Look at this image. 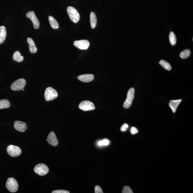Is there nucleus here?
<instances>
[{
  "mask_svg": "<svg viewBox=\"0 0 193 193\" xmlns=\"http://www.w3.org/2000/svg\"><path fill=\"white\" fill-rule=\"evenodd\" d=\"M6 186L9 191L11 192H15L18 190V184L14 178L10 177L7 179Z\"/></svg>",
  "mask_w": 193,
  "mask_h": 193,
  "instance_id": "1",
  "label": "nucleus"
},
{
  "mask_svg": "<svg viewBox=\"0 0 193 193\" xmlns=\"http://www.w3.org/2000/svg\"><path fill=\"white\" fill-rule=\"evenodd\" d=\"M66 11L71 20L77 23L80 19V15L77 10L72 6H70L67 8Z\"/></svg>",
  "mask_w": 193,
  "mask_h": 193,
  "instance_id": "2",
  "label": "nucleus"
},
{
  "mask_svg": "<svg viewBox=\"0 0 193 193\" xmlns=\"http://www.w3.org/2000/svg\"><path fill=\"white\" fill-rule=\"evenodd\" d=\"M58 96V93L54 89L50 87L46 88L44 93V97L46 101L53 100L57 98Z\"/></svg>",
  "mask_w": 193,
  "mask_h": 193,
  "instance_id": "3",
  "label": "nucleus"
},
{
  "mask_svg": "<svg viewBox=\"0 0 193 193\" xmlns=\"http://www.w3.org/2000/svg\"><path fill=\"white\" fill-rule=\"evenodd\" d=\"M135 92V89L134 88H131L128 90L127 98L123 104V107L125 108H129L132 105L133 100L134 98Z\"/></svg>",
  "mask_w": 193,
  "mask_h": 193,
  "instance_id": "4",
  "label": "nucleus"
},
{
  "mask_svg": "<svg viewBox=\"0 0 193 193\" xmlns=\"http://www.w3.org/2000/svg\"><path fill=\"white\" fill-rule=\"evenodd\" d=\"M34 170L36 174L41 176L47 174L49 171L48 166L43 163L38 164L34 167Z\"/></svg>",
  "mask_w": 193,
  "mask_h": 193,
  "instance_id": "5",
  "label": "nucleus"
},
{
  "mask_svg": "<svg viewBox=\"0 0 193 193\" xmlns=\"http://www.w3.org/2000/svg\"><path fill=\"white\" fill-rule=\"evenodd\" d=\"M6 151L9 155L12 157L18 156L22 154V150L18 146L13 145L8 146Z\"/></svg>",
  "mask_w": 193,
  "mask_h": 193,
  "instance_id": "6",
  "label": "nucleus"
},
{
  "mask_svg": "<svg viewBox=\"0 0 193 193\" xmlns=\"http://www.w3.org/2000/svg\"><path fill=\"white\" fill-rule=\"evenodd\" d=\"M26 85L25 79H19L13 82L11 86V88L13 90L18 91L23 90Z\"/></svg>",
  "mask_w": 193,
  "mask_h": 193,
  "instance_id": "7",
  "label": "nucleus"
},
{
  "mask_svg": "<svg viewBox=\"0 0 193 193\" xmlns=\"http://www.w3.org/2000/svg\"><path fill=\"white\" fill-rule=\"evenodd\" d=\"M79 107L80 109L83 111H89L94 110L95 107L94 104L88 101H82L79 104Z\"/></svg>",
  "mask_w": 193,
  "mask_h": 193,
  "instance_id": "8",
  "label": "nucleus"
},
{
  "mask_svg": "<svg viewBox=\"0 0 193 193\" xmlns=\"http://www.w3.org/2000/svg\"><path fill=\"white\" fill-rule=\"evenodd\" d=\"M26 16L32 21L35 29H38L39 27V22L34 12L32 11H30L26 13Z\"/></svg>",
  "mask_w": 193,
  "mask_h": 193,
  "instance_id": "9",
  "label": "nucleus"
},
{
  "mask_svg": "<svg viewBox=\"0 0 193 193\" xmlns=\"http://www.w3.org/2000/svg\"><path fill=\"white\" fill-rule=\"evenodd\" d=\"M74 45L81 50H87L90 46V42L86 40L76 41L74 42Z\"/></svg>",
  "mask_w": 193,
  "mask_h": 193,
  "instance_id": "10",
  "label": "nucleus"
},
{
  "mask_svg": "<svg viewBox=\"0 0 193 193\" xmlns=\"http://www.w3.org/2000/svg\"><path fill=\"white\" fill-rule=\"evenodd\" d=\"M14 128L15 130L21 132H24L27 129V126L24 122L17 121L14 122Z\"/></svg>",
  "mask_w": 193,
  "mask_h": 193,
  "instance_id": "11",
  "label": "nucleus"
},
{
  "mask_svg": "<svg viewBox=\"0 0 193 193\" xmlns=\"http://www.w3.org/2000/svg\"><path fill=\"white\" fill-rule=\"evenodd\" d=\"M47 142L50 145L53 146H56L58 145V142L55 133L51 132L47 137Z\"/></svg>",
  "mask_w": 193,
  "mask_h": 193,
  "instance_id": "12",
  "label": "nucleus"
},
{
  "mask_svg": "<svg viewBox=\"0 0 193 193\" xmlns=\"http://www.w3.org/2000/svg\"><path fill=\"white\" fill-rule=\"evenodd\" d=\"M94 76L92 74H85L79 75L78 77L80 81L83 82H90L94 79Z\"/></svg>",
  "mask_w": 193,
  "mask_h": 193,
  "instance_id": "13",
  "label": "nucleus"
},
{
  "mask_svg": "<svg viewBox=\"0 0 193 193\" xmlns=\"http://www.w3.org/2000/svg\"><path fill=\"white\" fill-rule=\"evenodd\" d=\"M27 41L29 46V50L32 54H35L37 51V48L35 45L34 42L30 38H28Z\"/></svg>",
  "mask_w": 193,
  "mask_h": 193,
  "instance_id": "14",
  "label": "nucleus"
},
{
  "mask_svg": "<svg viewBox=\"0 0 193 193\" xmlns=\"http://www.w3.org/2000/svg\"><path fill=\"white\" fill-rule=\"evenodd\" d=\"M181 101L182 99H180L176 100H171L170 102L169 106L171 108L173 113L176 112L177 107Z\"/></svg>",
  "mask_w": 193,
  "mask_h": 193,
  "instance_id": "15",
  "label": "nucleus"
},
{
  "mask_svg": "<svg viewBox=\"0 0 193 193\" xmlns=\"http://www.w3.org/2000/svg\"><path fill=\"white\" fill-rule=\"evenodd\" d=\"M6 34V32L5 26H0V44L3 43L5 41Z\"/></svg>",
  "mask_w": 193,
  "mask_h": 193,
  "instance_id": "16",
  "label": "nucleus"
},
{
  "mask_svg": "<svg viewBox=\"0 0 193 193\" xmlns=\"http://www.w3.org/2000/svg\"><path fill=\"white\" fill-rule=\"evenodd\" d=\"M90 24L91 27L94 29L97 25V19L96 14L94 12H91L90 14Z\"/></svg>",
  "mask_w": 193,
  "mask_h": 193,
  "instance_id": "17",
  "label": "nucleus"
},
{
  "mask_svg": "<svg viewBox=\"0 0 193 193\" xmlns=\"http://www.w3.org/2000/svg\"><path fill=\"white\" fill-rule=\"evenodd\" d=\"M48 19L50 25L53 28L57 29L59 28V24L54 17L50 16L48 17Z\"/></svg>",
  "mask_w": 193,
  "mask_h": 193,
  "instance_id": "18",
  "label": "nucleus"
},
{
  "mask_svg": "<svg viewBox=\"0 0 193 193\" xmlns=\"http://www.w3.org/2000/svg\"><path fill=\"white\" fill-rule=\"evenodd\" d=\"M13 58L14 61L18 62H21L24 60V57L21 55V53L18 51L15 52L13 54Z\"/></svg>",
  "mask_w": 193,
  "mask_h": 193,
  "instance_id": "19",
  "label": "nucleus"
},
{
  "mask_svg": "<svg viewBox=\"0 0 193 193\" xmlns=\"http://www.w3.org/2000/svg\"><path fill=\"white\" fill-rule=\"evenodd\" d=\"M10 105V102L7 99H3L0 100V109L9 108Z\"/></svg>",
  "mask_w": 193,
  "mask_h": 193,
  "instance_id": "20",
  "label": "nucleus"
},
{
  "mask_svg": "<svg viewBox=\"0 0 193 193\" xmlns=\"http://www.w3.org/2000/svg\"><path fill=\"white\" fill-rule=\"evenodd\" d=\"M159 63L166 70H171L172 69L171 66L167 62L164 60H161L159 61Z\"/></svg>",
  "mask_w": 193,
  "mask_h": 193,
  "instance_id": "21",
  "label": "nucleus"
},
{
  "mask_svg": "<svg viewBox=\"0 0 193 193\" xmlns=\"http://www.w3.org/2000/svg\"><path fill=\"white\" fill-rule=\"evenodd\" d=\"M169 40L170 43L172 46H175L177 42L176 37L175 33L172 32L170 33Z\"/></svg>",
  "mask_w": 193,
  "mask_h": 193,
  "instance_id": "22",
  "label": "nucleus"
},
{
  "mask_svg": "<svg viewBox=\"0 0 193 193\" xmlns=\"http://www.w3.org/2000/svg\"><path fill=\"white\" fill-rule=\"evenodd\" d=\"M191 54L190 51L189 50H185L182 52L179 56L181 58L186 59L189 57Z\"/></svg>",
  "mask_w": 193,
  "mask_h": 193,
  "instance_id": "23",
  "label": "nucleus"
},
{
  "mask_svg": "<svg viewBox=\"0 0 193 193\" xmlns=\"http://www.w3.org/2000/svg\"><path fill=\"white\" fill-rule=\"evenodd\" d=\"M122 193H133V192L131 188L128 186H125L123 188Z\"/></svg>",
  "mask_w": 193,
  "mask_h": 193,
  "instance_id": "24",
  "label": "nucleus"
},
{
  "mask_svg": "<svg viewBox=\"0 0 193 193\" xmlns=\"http://www.w3.org/2000/svg\"><path fill=\"white\" fill-rule=\"evenodd\" d=\"M109 143V141L107 139H105L103 141H99L98 143V145L99 146H107Z\"/></svg>",
  "mask_w": 193,
  "mask_h": 193,
  "instance_id": "25",
  "label": "nucleus"
},
{
  "mask_svg": "<svg viewBox=\"0 0 193 193\" xmlns=\"http://www.w3.org/2000/svg\"><path fill=\"white\" fill-rule=\"evenodd\" d=\"M94 192L95 193H103L101 188L99 186L97 185L95 187Z\"/></svg>",
  "mask_w": 193,
  "mask_h": 193,
  "instance_id": "26",
  "label": "nucleus"
},
{
  "mask_svg": "<svg viewBox=\"0 0 193 193\" xmlns=\"http://www.w3.org/2000/svg\"><path fill=\"white\" fill-rule=\"evenodd\" d=\"M52 193H70L67 190H56L54 191Z\"/></svg>",
  "mask_w": 193,
  "mask_h": 193,
  "instance_id": "27",
  "label": "nucleus"
},
{
  "mask_svg": "<svg viewBox=\"0 0 193 193\" xmlns=\"http://www.w3.org/2000/svg\"><path fill=\"white\" fill-rule=\"evenodd\" d=\"M128 128V125H127V123H125L121 126V130L122 131H125L127 130Z\"/></svg>",
  "mask_w": 193,
  "mask_h": 193,
  "instance_id": "28",
  "label": "nucleus"
},
{
  "mask_svg": "<svg viewBox=\"0 0 193 193\" xmlns=\"http://www.w3.org/2000/svg\"><path fill=\"white\" fill-rule=\"evenodd\" d=\"M131 133L133 135H135L138 133V130L136 127H132L131 129Z\"/></svg>",
  "mask_w": 193,
  "mask_h": 193,
  "instance_id": "29",
  "label": "nucleus"
},
{
  "mask_svg": "<svg viewBox=\"0 0 193 193\" xmlns=\"http://www.w3.org/2000/svg\"><path fill=\"white\" fill-rule=\"evenodd\" d=\"M24 89H23V91H24Z\"/></svg>",
  "mask_w": 193,
  "mask_h": 193,
  "instance_id": "30",
  "label": "nucleus"
}]
</instances>
